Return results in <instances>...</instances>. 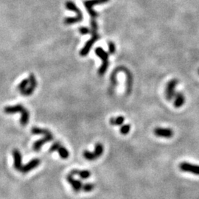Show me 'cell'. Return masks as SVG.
<instances>
[{
    "instance_id": "20",
    "label": "cell",
    "mask_w": 199,
    "mask_h": 199,
    "mask_svg": "<svg viewBox=\"0 0 199 199\" xmlns=\"http://www.w3.org/2000/svg\"><path fill=\"white\" fill-rule=\"evenodd\" d=\"M95 188V184L92 183H86L83 184L82 190L85 192H90Z\"/></svg>"
},
{
    "instance_id": "10",
    "label": "cell",
    "mask_w": 199,
    "mask_h": 199,
    "mask_svg": "<svg viewBox=\"0 0 199 199\" xmlns=\"http://www.w3.org/2000/svg\"><path fill=\"white\" fill-rule=\"evenodd\" d=\"M29 79V84H30V86L27 87L25 90L22 93V95L24 96H30L32 93L34 92L35 89L37 87V81L35 78V75L33 74H30L28 78Z\"/></svg>"
},
{
    "instance_id": "5",
    "label": "cell",
    "mask_w": 199,
    "mask_h": 199,
    "mask_svg": "<svg viewBox=\"0 0 199 199\" xmlns=\"http://www.w3.org/2000/svg\"><path fill=\"white\" fill-rule=\"evenodd\" d=\"M44 135V137L43 139H41L34 142L32 148H33V151H35V152H38L41 150V147L43 146L45 143L49 142H51L52 140H53V135L52 134V133L49 130L47 129L46 132H45V133Z\"/></svg>"
},
{
    "instance_id": "3",
    "label": "cell",
    "mask_w": 199,
    "mask_h": 199,
    "mask_svg": "<svg viewBox=\"0 0 199 199\" xmlns=\"http://www.w3.org/2000/svg\"><path fill=\"white\" fill-rule=\"evenodd\" d=\"M109 0H86L84 2V5L87 11L88 14L91 16V19H96L98 16V14L93 9V7L97 5H103L109 2Z\"/></svg>"
},
{
    "instance_id": "4",
    "label": "cell",
    "mask_w": 199,
    "mask_h": 199,
    "mask_svg": "<svg viewBox=\"0 0 199 199\" xmlns=\"http://www.w3.org/2000/svg\"><path fill=\"white\" fill-rule=\"evenodd\" d=\"M103 145L101 143H97V144L95 145L94 152H90V151H84L83 155H84V157L86 160L94 161L96 160L97 159H98L99 157H100L103 153Z\"/></svg>"
},
{
    "instance_id": "11",
    "label": "cell",
    "mask_w": 199,
    "mask_h": 199,
    "mask_svg": "<svg viewBox=\"0 0 199 199\" xmlns=\"http://www.w3.org/2000/svg\"><path fill=\"white\" fill-rule=\"evenodd\" d=\"M66 180H67V182H69L70 185L72 186L73 190H74L75 192H79L80 191L82 190L83 184H84L81 182V181L75 179L72 174L69 173V175H67V176H66Z\"/></svg>"
},
{
    "instance_id": "23",
    "label": "cell",
    "mask_w": 199,
    "mask_h": 199,
    "mask_svg": "<svg viewBox=\"0 0 199 199\" xmlns=\"http://www.w3.org/2000/svg\"><path fill=\"white\" fill-rule=\"evenodd\" d=\"M116 51V47L114 42L109 41V53L113 55Z\"/></svg>"
},
{
    "instance_id": "17",
    "label": "cell",
    "mask_w": 199,
    "mask_h": 199,
    "mask_svg": "<svg viewBox=\"0 0 199 199\" xmlns=\"http://www.w3.org/2000/svg\"><path fill=\"white\" fill-rule=\"evenodd\" d=\"M57 151L58 152V154H59L60 157H61V159H66L69 158V151H68V150L66 149L65 147H63V145H62L59 147V148H58V151Z\"/></svg>"
},
{
    "instance_id": "8",
    "label": "cell",
    "mask_w": 199,
    "mask_h": 199,
    "mask_svg": "<svg viewBox=\"0 0 199 199\" xmlns=\"http://www.w3.org/2000/svg\"><path fill=\"white\" fill-rule=\"evenodd\" d=\"M179 81L176 79H173L169 81L165 89V97L167 100H171L175 96V88Z\"/></svg>"
},
{
    "instance_id": "22",
    "label": "cell",
    "mask_w": 199,
    "mask_h": 199,
    "mask_svg": "<svg viewBox=\"0 0 199 199\" xmlns=\"http://www.w3.org/2000/svg\"><path fill=\"white\" fill-rule=\"evenodd\" d=\"M61 145V142H54L53 144L51 145V147H50V152H54V151H58V148H59V147Z\"/></svg>"
},
{
    "instance_id": "7",
    "label": "cell",
    "mask_w": 199,
    "mask_h": 199,
    "mask_svg": "<svg viewBox=\"0 0 199 199\" xmlns=\"http://www.w3.org/2000/svg\"><path fill=\"white\" fill-rule=\"evenodd\" d=\"M179 169L183 172L190 173L194 175L199 176V165H197V164L184 161L179 164Z\"/></svg>"
},
{
    "instance_id": "18",
    "label": "cell",
    "mask_w": 199,
    "mask_h": 199,
    "mask_svg": "<svg viewBox=\"0 0 199 199\" xmlns=\"http://www.w3.org/2000/svg\"><path fill=\"white\" fill-rule=\"evenodd\" d=\"M125 122V117L119 116L117 117H112L110 119V124L112 125H122Z\"/></svg>"
},
{
    "instance_id": "24",
    "label": "cell",
    "mask_w": 199,
    "mask_h": 199,
    "mask_svg": "<svg viewBox=\"0 0 199 199\" xmlns=\"http://www.w3.org/2000/svg\"><path fill=\"white\" fill-rule=\"evenodd\" d=\"M79 32L82 35H86V34L91 33V29H89L86 27H81L79 28Z\"/></svg>"
},
{
    "instance_id": "9",
    "label": "cell",
    "mask_w": 199,
    "mask_h": 199,
    "mask_svg": "<svg viewBox=\"0 0 199 199\" xmlns=\"http://www.w3.org/2000/svg\"><path fill=\"white\" fill-rule=\"evenodd\" d=\"M153 133L156 136H159V137L170 139L173 136V130L167 128L158 127V128H155L154 130H153Z\"/></svg>"
},
{
    "instance_id": "16",
    "label": "cell",
    "mask_w": 199,
    "mask_h": 199,
    "mask_svg": "<svg viewBox=\"0 0 199 199\" xmlns=\"http://www.w3.org/2000/svg\"><path fill=\"white\" fill-rule=\"evenodd\" d=\"M175 100H174V106L176 108H180L184 104L185 102V97L184 94L181 92H177L176 94Z\"/></svg>"
},
{
    "instance_id": "15",
    "label": "cell",
    "mask_w": 199,
    "mask_h": 199,
    "mask_svg": "<svg viewBox=\"0 0 199 199\" xmlns=\"http://www.w3.org/2000/svg\"><path fill=\"white\" fill-rule=\"evenodd\" d=\"M72 176L78 175L81 179H87L91 176V172L87 170H72L69 173Z\"/></svg>"
},
{
    "instance_id": "19",
    "label": "cell",
    "mask_w": 199,
    "mask_h": 199,
    "mask_svg": "<svg viewBox=\"0 0 199 199\" xmlns=\"http://www.w3.org/2000/svg\"><path fill=\"white\" fill-rule=\"evenodd\" d=\"M28 84H29V79H28V78H27V79L23 80V81H22V82H21L20 84H19L17 89H18V90H19V92H21V94H22L24 91L26 89H27V85H28Z\"/></svg>"
},
{
    "instance_id": "14",
    "label": "cell",
    "mask_w": 199,
    "mask_h": 199,
    "mask_svg": "<svg viewBox=\"0 0 199 199\" xmlns=\"http://www.w3.org/2000/svg\"><path fill=\"white\" fill-rule=\"evenodd\" d=\"M25 108L23 106L20 105V104H18V105L13 106H7L4 109L5 113L7 114V115H12V114H16L18 112H21V113H23L24 111L25 110Z\"/></svg>"
},
{
    "instance_id": "2",
    "label": "cell",
    "mask_w": 199,
    "mask_h": 199,
    "mask_svg": "<svg viewBox=\"0 0 199 199\" xmlns=\"http://www.w3.org/2000/svg\"><path fill=\"white\" fill-rule=\"evenodd\" d=\"M95 53L97 56L103 60V63L98 70L99 75L102 76L106 72L109 67V53H106L102 47H97L95 49Z\"/></svg>"
},
{
    "instance_id": "12",
    "label": "cell",
    "mask_w": 199,
    "mask_h": 199,
    "mask_svg": "<svg viewBox=\"0 0 199 199\" xmlns=\"http://www.w3.org/2000/svg\"><path fill=\"white\" fill-rule=\"evenodd\" d=\"M12 153L14 159V168H15L16 170L21 171V170L22 168V166H23L22 165V153H20V151L18 149H14V151H13Z\"/></svg>"
},
{
    "instance_id": "21",
    "label": "cell",
    "mask_w": 199,
    "mask_h": 199,
    "mask_svg": "<svg viewBox=\"0 0 199 199\" xmlns=\"http://www.w3.org/2000/svg\"><path fill=\"white\" fill-rule=\"evenodd\" d=\"M130 130V125L128 124H125V125H122V127L120 128V133L123 135H126L129 133Z\"/></svg>"
},
{
    "instance_id": "6",
    "label": "cell",
    "mask_w": 199,
    "mask_h": 199,
    "mask_svg": "<svg viewBox=\"0 0 199 199\" xmlns=\"http://www.w3.org/2000/svg\"><path fill=\"white\" fill-rule=\"evenodd\" d=\"M92 38L89 39L87 42H86V44H85V46L83 47V49L81 50V52H80V55H81V56H82V57L86 56V55L89 54V52H90L91 49H92V47L93 45H94V44L95 43V42L97 41L100 38V35L97 34V33L92 34Z\"/></svg>"
},
{
    "instance_id": "1",
    "label": "cell",
    "mask_w": 199,
    "mask_h": 199,
    "mask_svg": "<svg viewBox=\"0 0 199 199\" xmlns=\"http://www.w3.org/2000/svg\"><path fill=\"white\" fill-rule=\"evenodd\" d=\"M65 5H66V9L72 11H74L76 14V16L75 17L66 18V19H64V21H63V23L66 24V25H69V24L81 22V21L83 20V19H84L83 14L81 13V10L78 8V6H77L72 1H67L65 3Z\"/></svg>"
},
{
    "instance_id": "25",
    "label": "cell",
    "mask_w": 199,
    "mask_h": 199,
    "mask_svg": "<svg viewBox=\"0 0 199 199\" xmlns=\"http://www.w3.org/2000/svg\"><path fill=\"white\" fill-rule=\"evenodd\" d=\"M198 74H199V69H198Z\"/></svg>"
},
{
    "instance_id": "13",
    "label": "cell",
    "mask_w": 199,
    "mask_h": 199,
    "mask_svg": "<svg viewBox=\"0 0 199 199\" xmlns=\"http://www.w3.org/2000/svg\"><path fill=\"white\" fill-rule=\"evenodd\" d=\"M40 163H41L40 159H32V160L29 161L27 164H26L25 165L22 166V168L21 170V172H22V173H27L32 170L33 169L38 167V166L40 164Z\"/></svg>"
}]
</instances>
